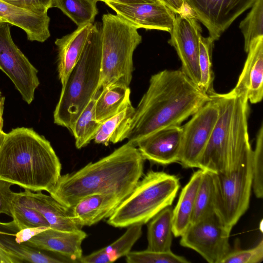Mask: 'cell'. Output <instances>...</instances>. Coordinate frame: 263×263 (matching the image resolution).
Instances as JSON below:
<instances>
[{"label": "cell", "instance_id": "cell-1", "mask_svg": "<svg viewBox=\"0 0 263 263\" xmlns=\"http://www.w3.org/2000/svg\"><path fill=\"white\" fill-rule=\"evenodd\" d=\"M211 99L180 69L152 75L148 88L135 108L127 142L157 130L180 126Z\"/></svg>", "mask_w": 263, "mask_h": 263}, {"label": "cell", "instance_id": "cell-2", "mask_svg": "<svg viewBox=\"0 0 263 263\" xmlns=\"http://www.w3.org/2000/svg\"><path fill=\"white\" fill-rule=\"evenodd\" d=\"M144 160L137 147L127 142L98 161L61 175L49 193L69 209L95 194L113 193L124 200L142 176Z\"/></svg>", "mask_w": 263, "mask_h": 263}, {"label": "cell", "instance_id": "cell-3", "mask_svg": "<svg viewBox=\"0 0 263 263\" xmlns=\"http://www.w3.org/2000/svg\"><path fill=\"white\" fill-rule=\"evenodd\" d=\"M61 168L50 142L33 129L17 127L6 133L0 147V179L32 192L49 193Z\"/></svg>", "mask_w": 263, "mask_h": 263}, {"label": "cell", "instance_id": "cell-4", "mask_svg": "<svg viewBox=\"0 0 263 263\" xmlns=\"http://www.w3.org/2000/svg\"><path fill=\"white\" fill-rule=\"evenodd\" d=\"M210 97L216 101L219 115L197 168L228 174L252 150L248 133L249 101L246 96L231 91Z\"/></svg>", "mask_w": 263, "mask_h": 263}, {"label": "cell", "instance_id": "cell-5", "mask_svg": "<svg viewBox=\"0 0 263 263\" xmlns=\"http://www.w3.org/2000/svg\"><path fill=\"white\" fill-rule=\"evenodd\" d=\"M101 26L93 24L77 63L62 86L54 123L69 129L97 93L101 75Z\"/></svg>", "mask_w": 263, "mask_h": 263}, {"label": "cell", "instance_id": "cell-6", "mask_svg": "<svg viewBox=\"0 0 263 263\" xmlns=\"http://www.w3.org/2000/svg\"><path fill=\"white\" fill-rule=\"evenodd\" d=\"M180 186L177 176L149 171L108 218L107 223L123 228L147 223L161 210L172 205Z\"/></svg>", "mask_w": 263, "mask_h": 263}, {"label": "cell", "instance_id": "cell-7", "mask_svg": "<svg viewBox=\"0 0 263 263\" xmlns=\"http://www.w3.org/2000/svg\"><path fill=\"white\" fill-rule=\"evenodd\" d=\"M102 54L99 90L113 86L129 87L134 70L133 54L142 42L138 29L117 14L102 18Z\"/></svg>", "mask_w": 263, "mask_h": 263}, {"label": "cell", "instance_id": "cell-8", "mask_svg": "<svg viewBox=\"0 0 263 263\" xmlns=\"http://www.w3.org/2000/svg\"><path fill=\"white\" fill-rule=\"evenodd\" d=\"M252 152L230 173H213L215 212L230 230L249 206L252 189Z\"/></svg>", "mask_w": 263, "mask_h": 263}, {"label": "cell", "instance_id": "cell-9", "mask_svg": "<svg viewBox=\"0 0 263 263\" xmlns=\"http://www.w3.org/2000/svg\"><path fill=\"white\" fill-rule=\"evenodd\" d=\"M231 230L215 213L191 223L180 236V244L192 249L210 263H220L230 251Z\"/></svg>", "mask_w": 263, "mask_h": 263}, {"label": "cell", "instance_id": "cell-10", "mask_svg": "<svg viewBox=\"0 0 263 263\" xmlns=\"http://www.w3.org/2000/svg\"><path fill=\"white\" fill-rule=\"evenodd\" d=\"M10 24L0 22V69L10 78L24 101L30 104L40 82L37 70L14 44Z\"/></svg>", "mask_w": 263, "mask_h": 263}, {"label": "cell", "instance_id": "cell-11", "mask_svg": "<svg viewBox=\"0 0 263 263\" xmlns=\"http://www.w3.org/2000/svg\"><path fill=\"white\" fill-rule=\"evenodd\" d=\"M211 98L181 126L182 145L178 162L184 168L198 167L199 159L218 119V105L215 100Z\"/></svg>", "mask_w": 263, "mask_h": 263}, {"label": "cell", "instance_id": "cell-12", "mask_svg": "<svg viewBox=\"0 0 263 263\" xmlns=\"http://www.w3.org/2000/svg\"><path fill=\"white\" fill-rule=\"evenodd\" d=\"M201 32V27L196 17L176 14L168 41L175 48L181 62L180 70L199 86V42Z\"/></svg>", "mask_w": 263, "mask_h": 263}, {"label": "cell", "instance_id": "cell-13", "mask_svg": "<svg viewBox=\"0 0 263 263\" xmlns=\"http://www.w3.org/2000/svg\"><path fill=\"white\" fill-rule=\"evenodd\" d=\"M256 0H187L196 19L206 28L214 41Z\"/></svg>", "mask_w": 263, "mask_h": 263}, {"label": "cell", "instance_id": "cell-14", "mask_svg": "<svg viewBox=\"0 0 263 263\" xmlns=\"http://www.w3.org/2000/svg\"><path fill=\"white\" fill-rule=\"evenodd\" d=\"M120 18L137 29L158 30L170 33L176 13L160 1L136 4L106 2Z\"/></svg>", "mask_w": 263, "mask_h": 263}, {"label": "cell", "instance_id": "cell-15", "mask_svg": "<svg viewBox=\"0 0 263 263\" xmlns=\"http://www.w3.org/2000/svg\"><path fill=\"white\" fill-rule=\"evenodd\" d=\"M182 128L173 126L154 132L138 140L136 146L145 160L161 165L178 162Z\"/></svg>", "mask_w": 263, "mask_h": 263}, {"label": "cell", "instance_id": "cell-16", "mask_svg": "<svg viewBox=\"0 0 263 263\" xmlns=\"http://www.w3.org/2000/svg\"><path fill=\"white\" fill-rule=\"evenodd\" d=\"M86 237L87 234L81 229L67 231L48 228L32 236L26 243L63 257L71 262H79L83 256L82 243Z\"/></svg>", "mask_w": 263, "mask_h": 263}, {"label": "cell", "instance_id": "cell-17", "mask_svg": "<svg viewBox=\"0 0 263 263\" xmlns=\"http://www.w3.org/2000/svg\"><path fill=\"white\" fill-rule=\"evenodd\" d=\"M247 53L242 70L231 91L243 95L250 103L256 104L263 97V36L251 42Z\"/></svg>", "mask_w": 263, "mask_h": 263}, {"label": "cell", "instance_id": "cell-18", "mask_svg": "<svg viewBox=\"0 0 263 263\" xmlns=\"http://www.w3.org/2000/svg\"><path fill=\"white\" fill-rule=\"evenodd\" d=\"M24 204L37 211L54 229L74 231L81 229L76 224L71 210L61 204L51 195L28 190L16 193Z\"/></svg>", "mask_w": 263, "mask_h": 263}, {"label": "cell", "instance_id": "cell-19", "mask_svg": "<svg viewBox=\"0 0 263 263\" xmlns=\"http://www.w3.org/2000/svg\"><path fill=\"white\" fill-rule=\"evenodd\" d=\"M123 199L113 193L95 194L84 197L70 208L78 226H91L109 218Z\"/></svg>", "mask_w": 263, "mask_h": 263}, {"label": "cell", "instance_id": "cell-20", "mask_svg": "<svg viewBox=\"0 0 263 263\" xmlns=\"http://www.w3.org/2000/svg\"><path fill=\"white\" fill-rule=\"evenodd\" d=\"M93 24L78 27L72 32L57 39L58 72L62 86L79 60L91 31Z\"/></svg>", "mask_w": 263, "mask_h": 263}, {"label": "cell", "instance_id": "cell-21", "mask_svg": "<svg viewBox=\"0 0 263 263\" xmlns=\"http://www.w3.org/2000/svg\"><path fill=\"white\" fill-rule=\"evenodd\" d=\"M0 16L22 29L30 41L44 42L50 36L47 13H34L0 0Z\"/></svg>", "mask_w": 263, "mask_h": 263}, {"label": "cell", "instance_id": "cell-22", "mask_svg": "<svg viewBox=\"0 0 263 263\" xmlns=\"http://www.w3.org/2000/svg\"><path fill=\"white\" fill-rule=\"evenodd\" d=\"M15 227L13 220L9 222H0V247L16 258L19 262H70L61 256H53L46 253L44 251L31 247L26 242L18 243L14 236Z\"/></svg>", "mask_w": 263, "mask_h": 263}, {"label": "cell", "instance_id": "cell-23", "mask_svg": "<svg viewBox=\"0 0 263 263\" xmlns=\"http://www.w3.org/2000/svg\"><path fill=\"white\" fill-rule=\"evenodd\" d=\"M202 173L203 171L199 169L192 174L182 189L177 203L173 210V233L175 237H180L192 222Z\"/></svg>", "mask_w": 263, "mask_h": 263}, {"label": "cell", "instance_id": "cell-24", "mask_svg": "<svg viewBox=\"0 0 263 263\" xmlns=\"http://www.w3.org/2000/svg\"><path fill=\"white\" fill-rule=\"evenodd\" d=\"M141 224H133L127 227L126 232L110 245L89 255L83 256L81 263L112 262L126 256L142 234Z\"/></svg>", "mask_w": 263, "mask_h": 263}, {"label": "cell", "instance_id": "cell-25", "mask_svg": "<svg viewBox=\"0 0 263 263\" xmlns=\"http://www.w3.org/2000/svg\"><path fill=\"white\" fill-rule=\"evenodd\" d=\"M135 110L130 100L117 114L102 122L93 139L95 142L107 146L127 139Z\"/></svg>", "mask_w": 263, "mask_h": 263}, {"label": "cell", "instance_id": "cell-26", "mask_svg": "<svg viewBox=\"0 0 263 263\" xmlns=\"http://www.w3.org/2000/svg\"><path fill=\"white\" fill-rule=\"evenodd\" d=\"M173 210L168 206L157 214L148 222L147 249L171 251L173 241Z\"/></svg>", "mask_w": 263, "mask_h": 263}, {"label": "cell", "instance_id": "cell-27", "mask_svg": "<svg viewBox=\"0 0 263 263\" xmlns=\"http://www.w3.org/2000/svg\"><path fill=\"white\" fill-rule=\"evenodd\" d=\"M129 87L113 86L100 89L95 105L97 120L103 122L117 114L130 100Z\"/></svg>", "mask_w": 263, "mask_h": 263}, {"label": "cell", "instance_id": "cell-28", "mask_svg": "<svg viewBox=\"0 0 263 263\" xmlns=\"http://www.w3.org/2000/svg\"><path fill=\"white\" fill-rule=\"evenodd\" d=\"M99 90L69 128L78 149L87 146L93 140L102 122L96 118L95 105Z\"/></svg>", "mask_w": 263, "mask_h": 263}, {"label": "cell", "instance_id": "cell-29", "mask_svg": "<svg viewBox=\"0 0 263 263\" xmlns=\"http://www.w3.org/2000/svg\"><path fill=\"white\" fill-rule=\"evenodd\" d=\"M97 0H52L51 8H57L78 27L93 24L98 13Z\"/></svg>", "mask_w": 263, "mask_h": 263}, {"label": "cell", "instance_id": "cell-30", "mask_svg": "<svg viewBox=\"0 0 263 263\" xmlns=\"http://www.w3.org/2000/svg\"><path fill=\"white\" fill-rule=\"evenodd\" d=\"M214 213L215 212L213 173L203 171L196 195L191 223L195 222Z\"/></svg>", "mask_w": 263, "mask_h": 263}, {"label": "cell", "instance_id": "cell-31", "mask_svg": "<svg viewBox=\"0 0 263 263\" xmlns=\"http://www.w3.org/2000/svg\"><path fill=\"white\" fill-rule=\"evenodd\" d=\"M214 42V40L209 36L203 37L201 35L199 37V87L210 96L216 93L213 86L214 73L212 68V52Z\"/></svg>", "mask_w": 263, "mask_h": 263}, {"label": "cell", "instance_id": "cell-32", "mask_svg": "<svg viewBox=\"0 0 263 263\" xmlns=\"http://www.w3.org/2000/svg\"><path fill=\"white\" fill-rule=\"evenodd\" d=\"M251 8L239 26L244 37V50L246 52L254 39L263 36V0H256Z\"/></svg>", "mask_w": 263, "mask_h": 263}, {"label": "cell", "instance_id": "cell-33", "mask_svg": "<svg viewBox=\"0 0 263 263\" xmlns=\"http://www.w3.org/2000/svg\"><path fill=\"white\" fill-rule=\"evenodd\" d=\"M11 212L13 221L20 229L50 228L48 222L37 211L19 200L16 193L12 202Z\"/></svg>", "mask_w": 263, "mask_h": 263}, {"label": "cell", "instance_id": "cell-34", "mask_svg": "<svg viewBox=\"0 0 263 263\" xmlns=\"http://www.w3.org/2000/svg\"><path fill=\"white\" fill-rule=\"evenodd\" d=\"M128 263H189L185 257L174 253L172 251L160 252L146 249L130 251L126 256Z\"/></svg>", "mask_w": 263, "mask_h": 263}, {"label": "cell", "instance_id": "cell-35", "mask_svg": "<svg viewBox=\"0 0 263 263\" xmlns=\"http://www.w3.org/2000/svg\"><path fill=\"white\" fill-rule=\"evenodd\" d=\"M263 125L256 135L255 147L252 152V189L257 198L263 197Z\"/></svg>", "mask_w": 263, "mask_h": 263}, {"label": "cell", "instance_id": "cell-36", "mask_svg": "<svg viewBox=\"0 0 263 263\" xmlns=\"http://www.w3.org/2000/svg\"><path fill=\"white\" fill-rule=\"evenodd\" d=\"M263 260V240L255 247L248 249H241L237 247L230 251L221 260L220 263H260Z\"/></svg>", "mask_w": 263, "mask_h": 263}, {"label": "cell", "instance_id": "cell-37", "mask_svg": "<svg viewBox=\"0 0 263 263\" xmlns=\"http://www.w3.org/2000/svg\"><path fill=\"white\" fill-rule=\"evenodd\" d=\"M14 6L36 14L47 13L52 0H1Z\"/></svg>", "mask_w": 263, "mask_h": 263}, {"label": "cell", "instance_id": "cell-38", "mask_svg": "<svg viewBox=\"0 0 263 263\" xmlns=\"http://www.w3.org/2000/svg\"><path fill=\"white\" fill-rule=\"evenodd\" d=\"M13 184L0 179V214L11 216V204L15 193L11 190Z\"/></svg>", "mask_w": 263, "mask_h": 263}, {"label": "cell", "instance_id": "cell-39", "mask_svg": "<svg viewBox=\"0 0 263 263\" xmlns=\"http://www.w3.org/2000/svg\"><path fill=\"white\" fill-rule=\"evenodd\" d=\"M176 14L185 17H195L194 12L187 3V0H159Z\"/></svg>", "mask_w": 263, "mask_h": 263}, {"label": "cell", "instance_id": "cell-40", "mask_svg": "<svg viewBox=\"0 0 263 263\" xmlns=\"http://www.w3.org/2000/svg\"><path fill=\"white\" fill-rule=\"evenodd\" d=\"M4 101L5 98L3 97H0V147L3 143L6 133H4L3 131V114L4 110Z\"/></svg>", "mask_w": 263, "mask_h": 263}, {"label": "cell", "instance_id": "cell-41", "mask_svg": "<svg viewBox=\"0 0 263 263\" xmlns=\"http://www.w3.org/2000/svg\"><path fill=\"white\" fill-rule=\"evenodd\" d=\"M98 1L114 2L122 4H136L146 3H155L159 0H97Z\"/></svg>", "mask_w": 263, "mask_h": 263}, {"label": "cell", "instance_id": "cell-42", "mask_svg": "<svg viewBox=\"0 0 263 263\" xmlns=\"http://www.w3.org/2000/svg\"><path fill=\"white\" fill-rule=\"evenodd\" d=\"M19 261L0 247V263H18Z\"/></svg>", "mask_w": 263, "mask_h": 263}, {"label": "cell", "instance_id": "cell-43", "mask_svg": "<svg viewBox=\"0 0 263 263\" xmlns=\"http://www.w3.org/2000/svg\"><path fill=\"white\" fill-rule=\"evenodd\" d=\"M2 21H6L2 17L0 16V22Z\"/></svg>", "mask_w": 263, "mask_h": 263}, {"label": "cell", "instance_id": "cell-44", "mask_svg": "<svg viewBox=\"0 0 263 263\" xmlns=\"http://www.w3.org/2000/svg\"><path fill=\"white\" fill-rule=\"evenodd\" d=\"M1 91H0V97H1Z\"/></svg>", "mask_w": 263, "mask_h": 263}]
</instances>
